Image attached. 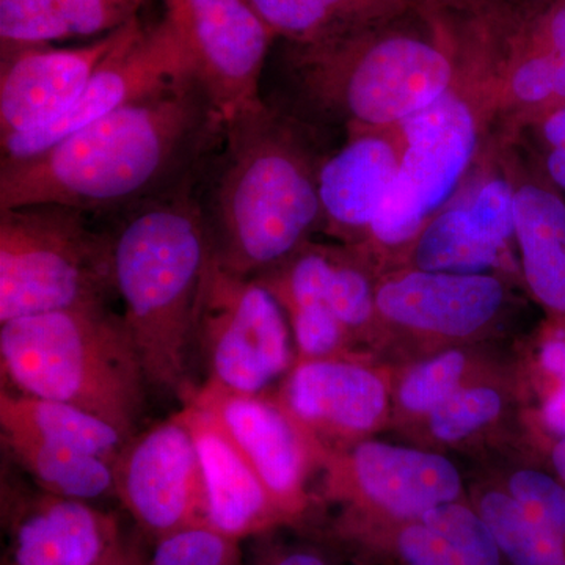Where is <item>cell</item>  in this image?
I'll return each mask as SVG.
<instances>
[{"label":"cell","mask_w":565,"mask_h":565,"mask_svg":"<svg viewBox=\"0 0 565 565\" xmlns=\"http://www.w3.org/2000/svg\"><path fill=\"white\" fill-rule=\"evenodd\" d=\"M223 117L193 74L17 162L0 163V210L62 204L121 212L195 188Z\"/></svg>","instance_id":"obj_1"},{"label":"cell","mask_w":565,"mask_h":565,"mask_svg":"<svg viewBox=\"0 0 565 565\" xmlns=\"http://www.w3.org/2000/svg\"><path fill=\"white\" fill-rule=\"evenodd\" d=\"M321 129L264 102L223 118L195 184L211 255L245 277L273 269L322 226Z\"/></svg>","instance_id":"obj_2"},{"label":"cell","mask_w":565,"mask_h":565,"mask_svg":"<svg viewBox=\"0 0 565 565\" xmlns=\"http://www.w3.org/2000/svg\"><path fill=\"white\" fill-rule=\"evenodd\" d=\"M288 111L348 136L386 131L456 87L455 55L422 10L311 44H288Z\"/></svg>","instance_id":"obj_3"},{"label":"cell","mask_w":565,"mask_h":565,"mask_svg":"<svg viewBox=\"0 0 565 565\" xmlns=\"http://www.w3.org/2000/svg\"><path fill=\"white\" fill-rule=\"evenodd\" d=\"M195 188L121 211L111 232L114 288L148 385L180 396L189 381L196 308L211 244Z\"/></svg>","instance_id":"obj_4"},{"label":"cell","mask_w":565,"mask_h":565,"mask_svg":"<svg viewBox=\"0 0 565 565\" xmlns=\"http://www.w3.org/2000/svg\"><path fill=\"white\" fill-rule=\"evenodd\" d=\"M0 363L17 392L77 405L132 437L148 379L125 319L106 303L0 323Z\"/></svg>","instance_id":"obj_5"},{"label":"cell","mask_w":565,"mask_h":565,"mask_svg":"<svg viewBox=\"0 0 565 565\" xmlns=\"http://www.w3.org/2000/svg\"><path fill=\"white\" fill-rule=\"evenodd\" d=\"M62 204L0 210V323L106 303L114 288L111 234Z\"/></svg>","instance_id":"obj_6"},{"label":"cell","mask_w":565,"mask_h":565,"mask_svg":"<svg viewBox=\"0 0 565 565\" xmlns=\"http://www.w3.org/2000/svg\"><path fill=\"white\" fill-rule=\"evenodd\" d=\"M486 121L473 96L456 85L397 126L403 139L399 170L367 236L388 247L415 241L470 172Z\"/></svg>","instance_id":"obj_7"},{"label":"cell","mask_w":565,"mask_h":565,"mask_svg":"<svg viewBox=\"0 0 565 565\" xmlns=\"http://www.w3.org/2000/svg\"><path fill=\"white\" fill-rule=\"evenodd\" d=\"M193 345L202 352L204 384L262 394L291 360L285 310L255 277L234 274L210 258L204 269Z\"/></svg>","instance_id":"obj_8"},{"label":"cell","mask_w":565,"mask_h":565,"mask_svg":"<svg viewBox=\"0 0 565 565\" xmlns=\"http://www.w3.org/2000/svg\"><path fill=\"white\" fill-rule=\"evenodd\" d=\"M111 470L115 494L156 542L210 527L199 449L180 414L132 435Z\"/></svg>","instance_id":"obj_9"},{"label":"cell","mask_w":565,"mask_h":565,"mask_svg":"<svg viewBox=\"0 0 565 565\" xmlns=\"http://www.w3.org/2000/svg\"><path fill=\"white\" fill-rule=\"evenodd\" d=\"M191 74L188 55L170 18L163 14L161 21L151 25L137 20L58 120L40 131L0 140L2 162L40 154L70 134Z\"/></svg>","instance_id":"obj_10"},{"label":"cell","mask_w":565,"mask_h":565,"mask_svg":"<svg viewBox=\"0 0 565 565\" xmlns=\"http://www.w3.org/2000/svg\"><path fill=\"white\" fill-rule=\"evenodd\" d=\"M193 76L226 118L262 98L267 54L275 41L248 0H163Z\"/></svg>","instance_id":"obj_11"},{"label":"cell","mask_w":565,"mask_h":565,"mask_svg":"<svg viewBox=\"0 0 565 565\" xmlns=\"http://www.w3.org/2000/svg\"><path fill=\"white\" fill-rule=\"evenodd\" d=\"M136 21L79 47H2L0 140L40 131L58 120Z\"/></svg>","instance_id":"obj_12"},{"label":"cell","mask_w":565,"mask_h":565,"mask_svg":"<svg viewBox=\"0 0 565 565\" xmlns=\"http://www.w3.org/2000/svg\"><path fill=\"white\" fill-rule=\"evenodd\" d=\"M185 403L200 405L218 419L286 515L299 508L307 451L297 429L299 419L285 405L263 393H232L207 384Z\"/></svg>","instance_id":"obj_13"},{"label":"cell","mask_w":565,"mask_h":565,"mask_svg":"<svg viewBox=\"0 0 565 565\" xmlns=\"http://www.w3.org/2000/svg\"><path fill=\"white\" fill-rule=\"evenodd\" d=\"M178 414L199 449L211 530L241 542L285 519L250 462L210 411L185 403Z\"/></svg>","instance_id":"obj_14"},{"label":"cell","mask_w":565,"mask_h":565,"mask_svg":"<svg viewBox=\"0 0 565 565\" xmlns=\"http://www.w3.org/2000/svg\"><path fill=\"white\" fill-rule=\"evenodd\" d=\"M503 282L487 274L412 270L375 289V308L390 321L422 332L467 337L492 321Z\"/></svg>","instance_id":"obj_15"},{"label":"cell","mask_w":565,"mask_h":565,"mask_svg":"<svg viewBox=\"0 0 565 565\" xmlns=\"http://www.w3.org/2000/svg\"><path fill=\"white\" fill-rule=\"evenodd\" d=\"M403 156V139L392 129L353 134L329 152L319 172L322 226L337 234H367L392 188Z\"/></svg>","instance_id":"obj_16"},{"label":"cell","mask_w":565,"mask_h":565,"mask_svg":"<svg viewBox=\"0 0 565 565\" xmlns=\"http://www.w3.org/2000/svg\"><path fill=\"white\" fill-rule=\"evenodd\" d=\"M351 473L363 497L396 520L418 519L455 503L462 489L455 465L445 457L374 441L353 451Z\"/></svg>","instance_id":"obj_17"},{"label":"cell","mask_w":565,"mask_h":565,"mask_svg":"<svg viewBox=\"0 0 565 565\" xmlns=\"http://www.w3.org/2000/svg\"><path fill=\"white\" fill-rule=\"evenodd\" d=\"M120 539L115 516L44 493L18 520L10 565H96Z\"/></svg>","instance_id":"obj_18"},{"label":"cell","mask_w":565,"mask_h":565,"mask_svg":"<svg viewBox=\"0 0 565 565\" xmlns=\"http://www.w3.org/2000/svg\"><path fill=\"white\" fill-rule=\"evenodd\" d=\"M515 243L537 302L565 322V200L541 167L514 170Z\"/></svg>","instance_id":"obj_19"},{"label":"cell","mask_w":565,"mask_h":565,"mask_svg":"<svg viewBox=\"0 0 565 565\" xmlns=\"http://www.w3.org/2000/svg\"><path fill=\"white\" fill-rule=\"evenodd\" d=\"M282 403L300 423L362 433L384 414L386 394L381 379L356 364L305 360L292 371Z\"/></svg>","instance_id":"obj_20"},{"label":"cell","mask_w":565,"mask_h":565,"mask_svg":"<svg viewBox=\"0 0 565 565\" xmlns=\"http://www.w3.org/2000/svg\"><path fill=\"white\" fill-rule=\"evenodd\" d=\"M145 0H0L2 47L109 35L139 18Z\"/></svg>","instance_id":"obj_21"},{"label":"cell","mask_w":565,"mask_h":565,"mask_svg":"<svg viewBox=\"0 0 565 565\" xmlns=\"http://www.w3.org/2000/svg\"><path fill=\"white\" fill-rule=\"evenodd\" d=\"M392 548L403 565H504L479 512L449 503L414 520H397Z\"/></svg>","instance_id":"obj_22"},{"label":"cell","mask_w":565,"mask_h":565,"mask_svg":"<svg viewBox=\"0 0 565 565\" xmlns=\"http://www.w3.org/2000/svg\"><path fill=\"white\" fill-rule=\"evenodd\" d=\"M0 433L31 435L111 465L129 440L117 427L77 405L7 390L0 393Z\"/></svg>","instance_id":"obj_23"},{"label":"cell","mask_w":565,"mask_h":565,"mask_svg":"<svg viewBox=\"0 0 565 565\" xmlns=\"http://www.w3.org/2000/svg\"><path fill=\"white\" fill-rule=\"evenodd\" d=\"M275 40L311 44L419 11L415 0H248Z\"/></svg>","instance_id":"obj_24"},{"label":"cell","mask_w":565,"mask_h":565,"mask_svg":"<svg viewBox=\"0 0 565 565\" xmlns=\"http://www.w3.org/2000/svg\"><path fill=\"white\" fill-rule=\"evenodd\" d=\"M478 512L509 565H565V490L534 505L490 492Z\"/></svg>","instance_id":"obj_25"},{"label":"cell","mask_w":565,"mask_h":565,"mask_svg":"<svg viewBox=\"0 0 565 565\" xmlns=\"http://www.w3.org/2000/svg\"><path fill=\"white\" fill-rule=\"evenodd\" d=\"M2 444L44 493L90 501L114 492L111 463L102 457L18 433H2Z\"/></svg>","instance_id":"obj_26"},{"label":"cell","mask_w":565,"mask_h":565,"mask_svg":"<svg viewBox=\"0 0 565 565\" xmlns=\"http://www.w3.org/2000/svg\"><path fill=\"white\" fill-rule=\"evenodd\" d=\"M504 252L476 225L463 200L438 211L415 239L416 269L427 273L486 274Z\"/></svg>","instance_id":"obj_27"},{"label":"cell","mask_w":565,"mask_h":565,"mask_svg":"<svg viewBox=\"0 0 565 565\" xmlns=\"http://www.w3.org/2000/svg\"><path fill=\"white\" fill-rule=\"evenodd\" d=\"M145 565H237L239 542L211 527H193L156 542Z\"/></svg>","instance_id":"obj_28"},{"label":"cell","mask_w":565,"mask_h":565,"mask_svg":"<svg viewBox=\"0 0 565 565\" xmlns=\"http://www.w3.org/2000/svg\"><path fill=\"white\" fill-rule=\"evenodd\" d=\"M500 411V394L492 388L456 390L430 412V429L440 440H462L497 418Z\"/></svg>","instance_id":"obj_29"},{"label":"cell","mask_w":565,"mask_h":565,"mask_svg":"<svg viewBox=\"0 0 565 565\" xmlns=\"http://www.w3.org/2000/svg\"><path fill=\"white\" fill-rule=\"evenodd\" d=\"M465 359L460 352H446L419 364L405 377L401 401L412 412H433L456 392L462 377Z\"/></svg>","instance_id":"obj_30"},{"label":"cell","mask_w":565,"mask_h":565,"mask_svg":"<svg viewBox=\"0 0 565 565\" xmlns=\"http://www.w3.org/2000/svg\"><path fill=\"white\" fill-rule=\"evenodd\" d=\"M326 303L345 329L364 326L377 311L375 291L364 274L334 258L327 285Z\"/></svg>","instance_id":"obj_31"},{"label":"cell","mask_w":565,"mask_h":565,"mask_svg":"<svg viewBox=\"0 0 565 565\" xmlns=\"http://www.w3.org/2000/svg\"><path fill=\"white\" fill-rule=\"evenodd\" d=\"M288 313L305 359L323 360L340 348L345 327L327 305L292 308Z\"/></svg>","instance_id":"obj_32"},{"label":"cell","mask_w":565,"mask_h":565,"mask_svg":"<svg viewBox=\"0 0 565 565\" xmlns=\"http://www.w3.org/2000/svg\"><path fill=\"white\" fill-rule=\"evenodd\" d=\"M541 145L542 152L565 148V103L546 110L527 125Z\"/></svg>","instance_id":"obj_33"},{"label":"cell","mask_w":565,"mask_h":565,"mask_svg":"<svg viewBox=\"0 0 565 565\" xmlns=\"http://www.w3.org/2000/svg\"><path fill=\"white\" fill-rule=\"evenodd\" d=\"M542 172L546 180L561 193H565V148L564 150H552L542 152Z\"/></svg>","instance_id":"obj_34"},{"label":"cell","mask_w":565,"mask_h":565,"mask_svg":"<svg viewBox=\"0 0 565 565\" xmlns=\"http://www.w3.org/2000/svg\"><path fill=\"white\" fill-rule=\"evenodd\" d=\"M544 422L553 433L565 435V386H561L559 392L546 401Z\"/></svg>","instance_id":"obj_35"},{"label":"cell","mask_w":565,"mask_h":565,"mask_svg":"<svg viewBox=\"0 0 565 565\" xmlns=\"http://www.w3.org/2000/svg\"><path fill=\"white\" fill-rule=\"evenodd\" d=\"M262 565H330L318 553L307 552V550H296V552L282 553V555L270 557Z\"/></svg>","instance_id":"obj_36"},{"label":"cell","mask_w":565,"mask_h":565,"mask_svg":"<svg viewBox=\"0 0 565 565\" xmlns=\"http://www.w3.org/2000/svg\"><path fill=\"white\" fill-rule=\"evenodd\" d=\"M552 463L555 468L557 481L565 487V435H561L552 449Z\"/></svg>","instance_id":"obj_37"},{"label":"cell","mask_w":565,"mask_h":565,"mask_svg":"<svg viewBox=\"0 0 565 565\" xmlns=\"http://www.w3.org/2000/svg\"><path fill=\"white\" fill-rule=\"evenodd\" d=\"M416 6L419 7V10H437L441 9V7L451 6V3L457 2V0H415Z\"/></svg>","instance_id":"obj_38"}]
</instances>
